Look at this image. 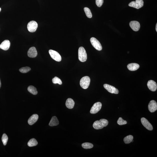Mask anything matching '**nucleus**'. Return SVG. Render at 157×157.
Returning <instances> with one entry per match:
<instances>
[{"label":"nucleus","instance_id":"obj_1","mask_svg":"<svg viewBox=\"0 0 157 157\" xmlns=\"http://www.w3.org/2000/svg\"><path fill=\"white\" fill-rule=\"evenodd\" d=\"M109 123L108 121L105 119H101L100 120L95 121L93 124L94 128L96 129H100L103 128L108 125Z\"/></svg>","mask_w":157,"mask_h":157},{"label":"nucleus","instance_id":"obj_2","mask_svg":"<svg viewBox=\"0 0 157 157\" xmlns=\"http://www.w3.org/2000/svg\"><path fill=\"white\" fill-rule=\"evenodd\" d=\"M78 58L82 62H84L87 59V55L85 49L83 47H80L78 50Z\"/></svg>","mask_w":157,"mask_h":157},{"label":"nucleus","instance_id":"obj_3","mask_svg":"<svg viewBox=\"0 0 157 157\" xmlns=\"http://www.w3.org/2000/svg\"><path fill=\"white\" fill-rule=\"evenodd\" d=\"M90 79L88 76H84L81 79L80 84L81 87L84 89H86L89 87L90 83Z\"/></svg>","mask_w":157,"mask_h":157},{"label":"nucleus","instance_id":"obj_4","mask_svg":"<svg viewBox=\"0 0 157 157\" xmlns=\"http://www.w3.org/2000/svg\"><path fill=\"white\" fill-rule=\"evenodd\" d=\"M90 42L95 49L98 51H101L102 50V47L101 45L100 42L95 38H91L90 39Z\"/></svg>","mask_w":157,"mask_h":157},{"label":"nucleus","instance_id":"obj_5","mask_svg":"<svg viewBox=\"0 0 157 157\" xmlns=\"http://www.w3.org/2000/svg\"><path fill=\"white\" fill-rule=\"evenodd\" d=\"M143 0H136V1H132L129 4V7L138 9L142 8L143 6Z\"/></svg>","mask_w":157,"mask_h":157},{"label":"nucleus","instance_id":"obj_6","mask_svg":"<svg viewBox=\"0 0 157 157\" xmlns=\"http://www.w3.org/2000/svg\"><path fill=\"white\" fill-rule=\"evenodd\" d=\"M38 25L35 21H32L29 22L27 26V28L29 32H35L38 28Z\"/></svg>","mask_w":157,"mask_h":157},{"label":"nucleus","instance_id":"obj_7","mask_svg":"<svg viewBox=\"0 0 157 157\" xmlns=\"http://www.w3.org/2000/svg\"><path fill=\"white\" fill-rule=\"evenodd\" d=\"M49 52L50 56L54 60L58 62H60L61 61V57L58 52L52 50H50Z\"/></svg>","mask_w":157,"mask_h":157},{"label":"nucleus","instance_id":"obj_8","mask_svg":"<svg viewBox=\"0 0 157 157\" xmlns=\"http://www.w3.org/2000/svg\"><path fill=\"white\" fill-rule=\"evenodd\" d=\"M102 107V104L100 102L95 103L91 108L90 112L93 114L96 113L100 110Z\"/></svg>","mask_w":157,"mask_h":157},{"label":"nucleus","instance_id":"obj_9","mask_svg":"<svg viewBox=\"0 0 157 157\" xmlns=\"http://www.w3.org/2000/svg\"><path fill=\"white\" fill-rule=\"evenodd\" d=\"M104 87L110 93L115 94H118L119 93L118 90L112 86L107 84H105L104 85Z\"/></svg>","mask_w":157,"mask_h":157},{"label":"nucleus","instance_id":"obj_10","mask_svg":"<svg viewBox=\"0 0 157 157\" xmlns=\"http://www.w3.org/2000/svg\"><path fill=\"white\" fill-rule=\"evenodd\" d=\"M141 121L142 125L146 129L150 131L152 130L153 127L152 125L146 119L142 118L141 119Z\"/></svg>","mask_w":157,"mask_h":157},{"label":"nucleus","instance_id":"obj_11","mask_svg":"<svg viewBox=\"0 0 157 157\" xmlns=\"http://www.w3.org/2000/svg\"><path fill=\"white\" fill-rule=\"evenodd\" d=\"M129 26L132 30L135 32L138 31L140 28V23L136 21L130 22L129 23Z\"/></svg>","mask_w":157,"mask_h":157},{"label":"nucleus","instance_id":"obj_12","mask_svg":"<svg viewBox=\"0 0 157 157\" xmlns=\"http://www.w3.org/2000/svg\"><path fill=\"white\" fill-rule=\"evenodd\" d=\"M149 111L151 112H154L157 109V104L155 101L152 100L150 102L148 105Z\"/></svg>","mask_w":157,"mask_h":157},{"label":"nucleus","instance_id":"obj_13","mask_svg":"<svg viewBox=\"0 0 157 157\" xmlns=\"http://www.w3.org/2000/svg\"><path fill=\"white\" fill-rule=\"evenodd\" d=\"M147 86L148 88L151 91H155L157 89V84L154 81L149 80L147 83Z\"/></svg>","mask_w":157,"mask_h":157},{"label":"nucleus","instance_id":"obj_14","mask_svg":"<svg viewBox=\"0 0 157 157\" xmlns=\"http://www.w3.org/2000/svg\"><path fill=\"white\" fill-rule=\"evenodd\" d=\"M28 55L30 58H35L37 56V52L35 47H32L29 49L28 52Z\"/></svg>","mask_w":157,"mask_h":157},{"label":"nucleus","instance_id":"obj_15","mask_svg":"<svg viewBox=\"0 0 157 157\" xmlns=\"http://www.w3.org/2000/svg\"><path fill=\"white\" fill-rule=\"evenodd\" d=\"M10 42L8 40H5L0 45V48L4 50H8L10 48Z\"/></svg>","mask_w":157,"mask_h":157},{"label":"nucleus","instance_id":"obj_16","mask_svg":"<svg viewBox=\"0 0 157 157\" xmlns=\"http://www.w3.org/2000/svg\"><path fill=\"white\" fill-rule=\"evenodd\" d=\"M39 118V116L37 114H34L30 117L28 120V122L30 125H32L37 122Z\"/></svg>","mask_w":157,"mask_h":157},{"label":"nucleus","instance_id":"obj_17","mask_svg":"<svg viewBox=\"0 0 157 157\" xmlns=\"http://www.w3.org/2000/svg\"><path fill=\"white\" fill-rule=\"evenodd\" d=\"M139 67V65L135 63H131L127 66L128 69L131 71H135L138 70Z\"/></svg>","mask_w":157,"mask_h":157},{"label":"nucleus","instance_id":"obj_18","mask_svg":"<svg viewBox=\"0 0 157 157\" xmlns=\"http://www.w3.org/2000/svg\"><path fill=\"white\" fill-rule=\"evenodd\" d=\"M75 103L74 100L71 98H69L67 100L66 103V107L68 109H73Z\"/></svg>","mask_w":157,"mask_h":157},{"label":"nucleus","instance_id":"obj_19","mask_svg":"<svg viewBox=\"0 0 157 157\" xmlns=\"http://www.w3.org/2000/svg\"><path fill=\"white\" fill-rule=\"evenodd\" d=\"M59 122L57 117L54 116L52 117L49 123V125L50 126H57L59 124Z\"/></svg>","mask_w":157,"mask_h":157},{"label":"nucleus","instance_id":"obj_20","mask_svg":"<svg viewBox=\"0 0 157 157\" xmlns=\"http://www.w3.org/2000/svg\"><path fill=\"white\" fill-rule=\"evenodd\" d=\"M28 91L30 93L34 95H36L37 94L38 91L36 88L34 86H29L28 88Z\"/></svg>","mask_w":157,"mask_h":157},{"label":"nucleus","instance_id":"obj_21","mask_svg":"<svg viewBox=\"0 0 157 157\" xmlns=\"http://www.w3.org/2000/svg\"><path fill=\"white\" fill-rule=\"evenodd\" d=\"M37 141L35 138H32L30 139L28 143V145L30 147L35 146L37 145Z\"/></svg>","mask_w":157,"mask_h":157},{"label":"nucleus","instance_id":"obj_22","mask_svg":"<svg viewBox=\"0 0 157 157\" xmlns=\"http://www.w3.org/2000/svg\"><path fill=\"white\" fill-rule=\"evenodd\" d=\"M133 136L131 135H129L125 137L124 139V141L126 144L130 143L133 140Z\"/></svg>","mask_w":157,"mask_h":157},{"label":"nucleus","instance_id":"obj_23","mask_svg":"<svg viewBox=\"0 0 157 157\" xmlns=\"http://www.w3.org/2000/svg\"><path fill=\"white\" fill-rule=\"evenodd\" d=\"M82 145L83 148L86 149H91L93 147L92 144L87 142L82 144Z\"/></svg>","mask_w":157,"mask_h":157},{"label":"nucleus","instance_id":"obj_24","mask_svg":"<svg viewBox=\"0 0 157 157\" xmlns=\"http://www.w3.org/2000/svg\"><path fill=\"white\" fill-rule=\"evenodd\" d=\"M84 10L87 17L89 18H91L92 17V15L90 9L86 7L84 8Z\"/></svg>","mask_w":157,"mask_h":157},{"label":"nucleus","instance_id":"obj_25","mask_svg":"<svg viewBox=\"0 0 157 157\" xmlns=\"http://www.w3.org/2000/svg\"><path fill=\"white\" fill-rule=\"evenodd\" d=\"M8 139V137L7 134L5 133L3 134L2 137V140L4 145H7Z\"/></svg>","mask_w":157,"mask_h":157},{"label":"nucleus","instance_id":"obj_26","mask_svg":"<svg viewBox=\"0 0 157 157\" xmlns=\"http://www.w3.org/2000/svg\"><path fill=\"white\" fill-rule=\"evenodd\" d=\"M52 82L54 84H58L59 85L62 84V82L61 79L57 77H55L52 79Z\"/></svg>","mask_w":157,"mask_h":157},{"label":"nucleus","instance_id":"obj_27","mask_svg":"<svg viewBox=\"0 0 157 157\" xmlns=\"http://www.w3.org/2000/svg\"><path fill=\"white\" fill-rule=\"evenodd\" d=\"M31 70V68L28 67H26L22 68L19 69V71L21 73H28Z\"/></svg>","mask_w":157,"mask_h":157},{"label":"nucleus","instance_id":"obj_28","mask_svg":"<svg viewBox=\"0 0 157 157\" xmlns=\"http://www.w3.org/2000/svg\"><path fill=\"white\" fill-rule=\"evenodd\" d=\"M117 123L119 125H122L127 124V122L126 121L124 120L121 117H120L117 121Z\"/></svg>","mask_w":157,"mask_h":157},{"label":"nucleus","instance_id":"obj_29","mask_svg":"<svg viewBox=\"0 0 157 157\" xmlns=\"http://www.w3.org/2000/svg\"><path fill=\"white\" fill-rule=\"evenodd\" d=\"M104 3V0H96V4L97 7H101Z\"/></svg>","mask_w":157,"mask_h":157},{"label":"nucleus","instance_id":"obj_30","mask_svg":"<svg viewBox=\"0 0 157 157\" xmlns=\"http://www.w3.org/2000/svg\"><path fill=\"white\" fill-rule=\"evenodd\" d=\"M156 32H157V24L156 23Z\"/></svg>","mask_w":157,"mask_h":157},{"label":"nucleus","instance_id":"obj_31","mask_svg":"<svg viewBox=\"0 0 157 157\" xmlns=\"http://www.w3.org/2000/svg\"><path fill=\"white\" fill-rule=\"evenodd\" d=\"M1 79H0V88H1Z\"/></svg>","mask_w":157,"mask_h":157},{"label":"nucleus","instance_id":"obj_32","mask_svg":"<svg viewBox=\"0 0 157 157\" xmlns=\"http://www.w3.org/2000/svg\"><path fill=\"white\" fill-rule=\"evenodd\" d=\"M1 8H0V12L1 11Z\"/></svg>","mask_w":157,"mask_h":157}]
</instances>
